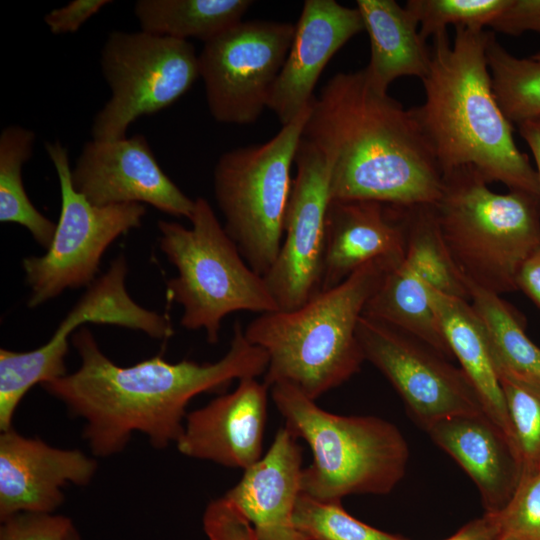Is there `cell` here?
I'll use <instances>...</instances> for the list:
<instances>
[{
	"instance_id": "d590c367",
	"label": "cell",
	"mask_w": 540,
	"mask_h": 540,
	"mask_svg": "<svg viewBox=\"0 0 540 540\" xmlns=\"http://www.w3.org/2000/svg\"><path fill=\"white\" fill-rule=\"evenodd\" d=\"M110 3L112 1L109 0H73L48 12L44 16V22L53 34L74 33Z\"/></svg>"
},
{
	"instance_id": "5bb4252c",
	"label": "cell",
	"mask_w": 540,
	"mask_h": 540,
	"mask_svg": "<svg viewBox=\"0 0 540 540\" xmlns=\"http://www.w3.org/2000/svg\"><path fill=\"white\" fill-rule=\"evenodd\" d=\"M296 175L283 223L279 253L263 276L280 310H292L321 291L330 168L321 152L301 138Z\"/></svg>"
},
{
	"instance_id": "f1b7e54d",
	"label": "cell",
	"mask_w": 540,
	"mask_h": 540,
	"mask_svg": "<svg viewBox=\"0 0 540 540\" xmlns=\"http://www.w3.org/2000/svg\"><path fill=\"white\" fill-rule=\"evenodd\" d=\"M294 523L307 540H407L351 516L341 501H319L300 493Z\"/></svg>"
},
{
	"instance_id": "d6a6232c",
	"label": "cell",
	"mask_w": 540,
	"mask_h": 540,
	"mask_svg": "<svg viewBox=\"0 0 540 540\" xmlns=\"http://www.w3.org/2000/svg\"><path fill=\"white\" fill-rule=\"evenodd\" d=\"M0 540H68L72 520L53 513L15 514L3 521Z\"/></svg>"
},
{
	"instance_id": "74e56055",
	"label": "cell",
	"mask_w": 540,
	"mask_h": 540,
	"mask_svg": "<svg viewBox=\"0 0 540 540\" xmlns=\"http://www.w3.org/2000/svg\"><path fill=\"white\" fill-rule=\"evenodd\" d=\"M517 287L540 307V245L522 266L517 279Z\"/></svg>"
},
{
	"instance_id": "8fae6325",
	"label": "cell",
	"mask_w": 540,
	"mask_h": 540,
	"mask_svg": "<svg viewBox=\"0 0 540 540\" xmlns=\"http://www.w3.org/2000/svg\"><path fill=\"white\" fill-rule=\"evenodd\" d=\"M294 34L289 22L242 20L204 43L199 72L217 122L249 125L258 120L268 108Z\"/></svg>"
},
{
	"instance_id": "e575fe53",
	"label": "cell",
	"mask_w": 540,
	"mask_h": 540,
	"mask_svg": "<svg viewBox=\"0 0 540 540\" xmlns=\"http://www.w3.org/2000/svg\"><path fill=\"white\" fill-rule=\"evenodd\" d=\"M490 27L506 35L540 34V0H508Z\"/></svg>"
},
{
	"instance_id": "44dd1931",
	"label": "cell",
	"mask_w": 540,
	"mask_h": 540,
	"mask_svg": "<svg viewBox=\"0 0 540 540\" xmlns=\"http://www.w3.org/2000/svg\"><path fill=\"white\" fill-rule=\"evenodd\" d=\"M297 439L285 425L279 428L269 450L223 496L250 522L258 540H307L294 523L303 470Z\"/></svg>"
},
{
	"instance_id": "603a6c76",
	"label": "cell",
	"mask_w": 540,
	"mask_h": 540,
	"mask_svg": "<svg viewBox=\"0 0 540 540\" xmlns=\"http://www.w3.org/2000/svg\"><path fill=\"white\" fill-rule=\"evenodd\" d=\"M430 299L449 348L475 388L485 414L516 448L513 427L482 321L469 301L430 288ZM519 454V453H518Z\"/></svg>"
},
{
	"instance_id": "277c9868",
	"label": "cell",
	"mask_w": 540,
	"mask_h": 540,
	"mask_svg": "<svg viewBox=\"0 0 540 540\" xmlns=\"http://www.w3.org/2000/svg\"><path fill=\"white\" fill-rule=\"evenodd\" d=\"M402 260L383 257L292 310L260 314L244 328L268 356L264 382L294 386L312 400L356 374L365 360L357 325L369 299Z\"/></svg>"
},
{
	"instance_id": "9c48e42d",
	"label": "cell",
	"mask_w": 540,
	"mask_h": 540,
	"mask_svg": "<svg viewBox=\"0 0 540 540\" xmlns=\"http://www.w3.org/2000/svg\"><path fill=\"white\" fill-rule=\"evenodd\" d=\"M100 65L111 96L93 120L97 140L126 137L138 118L166 109L200 77L191 43L142 30L110 33Z\"/></svg>"
},
{
	"instance_id": "f35d334b",
	"label": "cell",
	"mask_w": 540,
	"mask_h": 540,
	"mask_svg": "<svg viewBox=\"0 0 540 540\" xmlns=\"http://www.w3.org/2000/svg\"><path fill=\"white\" fill-rule=\"evenodd\" d=\"M518 128L534 157L540 185V117L526 120L520 123Z\"/></svg>"
},
{
	"instance_id": "4dcf8cb0",
	"label": "cell",
	"mask_w": 540,
	"mask_h": 540,
	"mask_svg": "<svg viewBox=\"0 0 540 540\" xmlns=\"http://www.w3.org/2000/svg\"><path fill=\"white\" fill-rule=\"evenodd\" d=\"M522 472L540 468V387L498 374Z\"/></svg>"
},
{
	"instance_id": "3957f363",
	"label": "cell",
	"mask_w": 540,
	"mask_h": 540,
	"mask_svg": "<svg viewBox=\"0 0 540 540\" xmlns=\"http://www.w3.org/2000/svg\"><path fill=\"white\" fill-rule=\"evenodd\" d=\"M492 34L456 28L453 43L447 31L436 34L422 79L425 101L411 109L442 175L473 167L488 184L540 195L536 169L516 146L493 93L486 55Z\"/></svg>"
},
{
	"instance_id": "83f0119b",
	"label": "cell",
	"mask_w": 540,
	"mask_h": 540,
	"mask_svg": "<svg viewBox=\"0 0 540 540\" xmlns=\"http://www.w3.org/2000/svg\"><path fill=\"white\" fill-rule=\"evenodd\" d=\"M487 61L496 101L511 122L540 117V62L510 54L492 34Z\"/></svg>"
},
{
	"instance_id": "d4e9b609",
	"label": "cell",
	"mask_w": 540,
	"mask_h": 540,
	"mask_svg": "<svg viewBox=\"0 0 540 540\" xmlns=\"http://www.w3.org/2000/svg\"><path fill=\"white\" fill-rule=\"evenodd\" d=\"M250 0H139L134 14L140 30L204 43L242 21Z\"/></svg>"
},
{
	"instance_id": "5b68a950",
	"label": "cell",
	"mask_w": 540,
	"mask_h": 540,
	"mask_svg": "<svg viewBox=\"0 0 540 540\" xmlns=\"http://www.w3.org/2000/svg\"><path fill=\"white\" fill-rule=\"evenodd\" d=\"M433 208L466 284L497 295L518 290L520 270L540 245V195L495 193L473 167H461L443 174Z\"/></svg>"
},
{
	"instance_id": "ac0fdd59",
	"label": "cell",
	"mask_w": 540,
	"mask_h": 540,
	"mask_svg": "<svg viewBox=\"0 0 540 540\" xmlns=\"http://www.w3.org/2000/svg\"><path fill=\"white\" fill-rule=\"evenodd\" d=\"M365 30L360 12L335 0H306L268 109L282 126L293 121L314 98V87L333 55Z\"/></svg>"
},
{
	"instance_id": "2e32d148",
	"label": "cell",
	"mask_w": 540,
	"mask_h": 540,
	"mask_svg": "<svg viewBox=\"0 0 540 540\" xmlns=\"http://www.w3.org/2000/svg\"><path fill=\"white\" fill-rule=\"evenodd\" d=\"M97 470L95 459L78 449L53 447L13 427L0 435V520L15 514L53 513L67 484L85 486Z\"/></svg>"
},
{
	"instance_id": "8d00e7d4",
	"label": "cell",
	"mask_w": 540,
	"mask_h": 540,
	"mask_svg": "<svg viewBox=\"0 0 540 540\" xmlns=\"http://www.w3.org/2000/svg\"><path fill=\"white\" fill-rule=\"evenodd\" d=\"M499 532L496 513H486L464 525L445 540H496Z\"/></svg>"
},
{
	"instance_id": "ffe728a7",
	"label": "cell",
	"mask_w": 540,
	"mask_h": 540,
	"mask_svg": "<svg viewBox=\"0 0 540 540\" xmlns=\"http://www.w3.org/2000/svg\"><path fill=\"white\" fill-rule=\"evenodd\" d=\"M405 208L368 200H331L326 215L321 291L339 285L372 260H403Z\"/></svg>"
},
{
	"instance_id": "d6986e66",
	"label": "cell",
	"mask_w": 540,
	"mask_h": 540,
	"mask_svg": "<svg viewBox=\"0 0 540 540\" xmlns=\"http://www.w3.org/2000/svg\"><path fill=\"white\" fill-rule=\"evenodd\" d=\"M127 273L126 259L120 255L88 287L52 337L41 347L23 353L22 364L30 377L47 382L66 375L68 337L85 323L118 325L157 339L173 335V326L166 315L141 307L129 296L125 285Z\"/></svg>"
},
{
	"instance_id": "ab89813d",
	"label": "cell",
	"mask_w": 540,
	"mask_h": 540,
	"mask_svg": "<svg viewBox=\"0 0 540 540\" xmlns=\"http://www.w3.org/2000/svg\"><path fill=\"white\" fill-rule=\"evenodd\" d=\"M68 540H81L80 535L78 533V530L76 529L75 526L71 530V532L69 534V537H68Z\"/></svg>"
},
{
	"instance_id": "ba28073f",
	"label": "cell",
	"mask_w": 540,
	"mask_h": 540,
	"mask_svg": "<svg viewBox=\"0 0 540 540\" xmlns=\"http://www.w3.org/2000/svg\"><path fill=\"white\" fill-rule=\"evenodd\" d=\"M309 112L310 105L262 144L225 152L214 168V194L224 229L246 263L262 277L281 247L291 167Z\"/></svg>"
},
{
	"instance_id": "7a4b0ae2",
	"label": "cell",
	"mask_w": 540,
	"mask_h": 540,
	"mask_svg": "<svg viewBox=\"0 0 540 540\" xmlns=\"http://www.w3.org/2000/svg\"><path fill=\"white\" fill-rule=\"evenodd\" d=\"M302 137L328 162L331 200L413 207L441 195L442 172L412 109L373 89L363 69L328 80Z\"/></svg>"
},
{
	"instance_id": "52a82bcc",
	"label": "cell",
	"mask_w": 540,
	"mask_h": 540,
	"mask_svg": "<svg viewBox=\"0 0 540 540\" xmlns=\"http://www.w3.org/2000/svg\"><path fill=\"white\" fill-rule=\"evenodd\" d=\"M190 221L191 228L158 222L160 248L177 269L167 283L168 297L183 307L184 328L204 329L214 344L228 314L280 310L264 278L246 263L205 198L195 200Z\"/></svg>"
},
{
	"instance_id": "4fadbf2b",
	"label": "cell",
	"mask_w": 540,
	"mask_h": 540,
	"mask_svg": "<svg viewBox=\"0 0 540 540\" xmlns=\"http://www.w3.org/2000/svg\"><path fill=\"white\" fill-rule=\"evenodd\" d=\"M356 334L365 360L388 379L423 429L447 417L485 414L463 370L427 343L363 314Z\"/></svg>"
},
{
	"instance_id": "836d02e7",
	"label": "cell",
	"mask_w": 540,
	"mask_h": 540,
	"mask_svg": "<svg viewBox=\"0 0 540 540\" xmlns=\"http://www.w3.org/2000/svg\"><path fill=\"white\" fill-rule=\"evenodd\" d=\"M203 529L209 540H258L250 522L223 497L207 505Z\"/></svg>"
},
{
	"instance_id": "4316f807",
	"label": "cell",
	"mask_w": 540,
	"mask_h": 540,
	"mask_svg": "<svg viewBox=\"0 0 540 540\" xmlns=\"http://www.w3.org/2000/svg\"><path fill=\"white\" fill-rule=\"evenodd\" d=\"M35 133L20 125L6 126L0 134V221L25 227L46 250L56 223L30 201L22 180V168L32 156Z\"/></svg>"
},
{
	"instance_id": "30bf717a",
	"label": "cell",
	"mask_w": 540,
	"mask_h": 540,
	"mask_svg": "<svg viewBox=\"0 0 540 540\" xmlns=\"http://www.w3.org/2000/svg\"><path fill=\"white\" fill-rule=\"evenodd\" d=\"M45 149L58 176L61 212L46 253L22 262L31 289L27 302L30 308L55 298L65 289L89 287L105 250L120 235L138 228L146 213L141 203H90L73 187L67 148L54 141L47 142Z\"/></svg>"
},
{
	"instance_id": "e0dca14e",
	"label": "cell",
	"mask_w": 540,
	"mask_h": 540,
	"mask_svg": "<svg viewBox=\"0 0 540 540\" xmlns=\"http://www.w3.org/2000/svg\"><path fill=\"white\" fill-rule=\"evenodd\" d=\"M269 386L243 378L236 389L187 414L176 446L191 458L246 470L263 454Z\"/></svg>"
},
{
	"instance_id": "8992f818",
	"label": "cell",
	"mask_w": 540,
	"mask_h": 540,
	"mask_svg": "<svg viewBox=\"0 0 540 540\" xmlns=\"http://www.w3.org/2000/svg\"><path fill=\"white\" fill-rule=\"evenodd\" d=\"M270 388L285 426L312 451V463L302 470V493L325 502L354 494L385 495L404 477L409 447L393 423L331 413L286 383Z\"/></svg>"
},
{
	"instance_id": "6da1fadb",
	"label": "cell",
	"mask_w": 540,
	"mask_h": 540,
	"mask_svg": "<svg viewBox=\"0 0 540 540\" xmlns=\"http://www.w3.org/2000/svg\"><path fill=\"white\" fill-rule=\"evenodd\" d=\"M71 341L80 367L41 386L70 415L85 420L84 438L98 457L121 452L134 432L145 434L157 449L176 444L193 397L224 390L236 379L257 378L268 366L267 353L247 340L239 321L228 351L213 363H170L153 356L122 367L104 355L88 328L75 331Z\"/></svg>"
},
{
	"instance_id": "7402d4cb",
	"label": "cell",
	"mask_w": 540,
	"mask_h": 540,
	"mask_svg": "<svg viewBox=\"0 0 540 540\" xmlns=\"http://www.w3.org/2000/svg\"><path fill=\"white\" fill-rule=\"evenodd\" d=\"M476 484L486 513H498L521 476L519 454L487 415L453 416L424 428Z\"/></svg>"
},
{
	"instance_id": "484cf974",
	"label": "cell",
	"mask_w": 540,
	"mask_h": 540,
	"mask_svg": "<svg viewBox=\"0 0 540 540\" xmlns=\"http://www.w3.org/2000/svg\"><path fill=\"white\" fill-rule=\"evenodd\" d=\"M470 304L483 323L498 374L540 387V348L519 313L500 295L467 283Z\"/></svg>"
},
{
	"instance_id": "cb8c5ba5",
	"label": "cell",
	"mask_w": 540,
	"mask_h": 540,
	"mask_svg": "<svg viewBox=\"0 0 540 540\" xmlns=\"http://www.w3.org/2000/svg\"><path fill=\"white\" fill-rule=\"evenodd\" d=\"M356 5L370 38V62L363 69L369 85L387 93L397 78L422 80L429 72L431 52L414 16L394 0H357Z\"/></svg>"
},
{
	"instance_id": "1f68e13d",
	"label": "cell",
	"mask_w": 540,
	"mask_h": 540,
	"mask_svg": "<svg viewBox=\"0 0 540 540\" xmlns=\"http://www.w3.org/2000/svg\"><path fill=\"white\" fill-rule=\"evenodd\" d=\"M496 514V540H540V468L521 473L510 500Z\"/></svg>"
},
{
	"instance_id": "7c38bea8",
	"label": "cell",
	"mask_w": 540,
	"mask_h": 540,
	"mask_svg": "<svg viewBox=\"0 0 540 540\" xmlns=\"http://www.w3.org/2000/svg\"><path fill=\"white\" fill-rule=\"evenodd\" d=\"M405 216V257L387 274L363 315L410 333L451 360L430 288L470 302L469 289L444 245L433 205L407 207Z\"/></svg>"
},
{
	"instance_id": "9a60e30c",
	"label": "cell",
	"mask_w": 540,
	"mask_h": 540,
	"mask_svg": "<svg viewBox=\"0 0 540 540\" xmlns=\"http://www.w3.org/2000/svg\"><path fill=\"white\" fill-rule=\"evenodd\" d=\"M74 189L90 203L148 204L175 217H192L190 199L167 176L141 135L86 142L73 169Z\"/></svg>"
},
{
	"instance_id": "60d3db41",
	"label": "cell",
	"mask_w": 540,
	"mask_h": 540,
	"mask_svg": "<svg viewBox=\"0 0 540 540\" xmlns=\"http://www.w3.org/2000/svg\"><path fill=\"white\" fill-rule=\"evenodd\" d=\"M532 59L540 62V52L534 54L531 56Z\"/></svg>"
},
{
	"instance_id": "f546056e",
	"label": "cell",
	"mask_w": 540,
	"mask_h": 540,
	"mask_svg": "<svg viewBox=\"0 0 540 540\" xmlns=\"http://www.w3.org/2000/svg\"><path fill=\"white\" fill-rule=\"evenodd\" d=\"M508 0H409L405 8L419 24L420 36L428 37L455 28L483 30L506 6Z\"/></svg>"
}]
</instances>
